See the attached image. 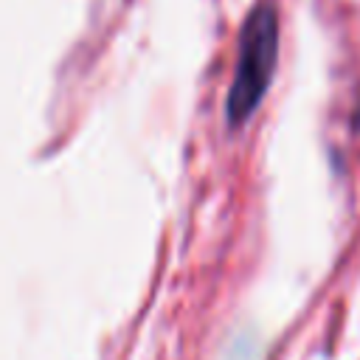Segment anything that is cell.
<instances>
[{
  "label": "cell",
  "instance_id": "6da1fadb",
  "mask_svg": "<svg viewBox=\"0 0 360 360\" xmlns=\"http://www.w3.org/2000/svg\"><path fill=\"white\" fill-rule=\"evenodd\" d=\"M278 59V11L273 0H259L239 28L233 82L225 98V118L233 129L250 121L259 110Z\"/></svg>",
  "mask_w": 360,
  "mask_h": 360
}]
</instances>
